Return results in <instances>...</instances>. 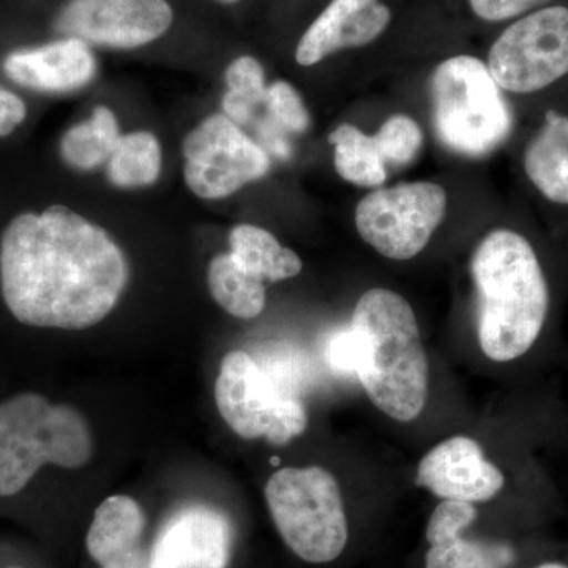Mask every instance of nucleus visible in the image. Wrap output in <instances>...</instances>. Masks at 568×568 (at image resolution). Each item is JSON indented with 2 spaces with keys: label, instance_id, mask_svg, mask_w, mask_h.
I'll use <instances>...</instances> for the list:
<instances>
[{
  "label": "nucleus",
  "instance_id": "nucleus-1",
  "mask_svg": "<svg viewBox=\"0 0 568 568\" xmlns=\"http://www.w3.org/2000/svg\"><path fill=\"white\" fill-rule=\"evenodd\" d=\"M129 264L106 231L63 205L22 213L0 244L3 301L22 324L81 331L110 315Z\"/></svg>",
  "mask_w": 568,
  "mask_h": 568
},
{
  "label": "nucleus",
  "instance_id": "nucleus-2",
  "mask_svg": "<svg viewBox=\"0 0 568 568\" xmlns=\"http://www.w3.org/2000/svg\"><path fill=\"white\" fill-rule=\"evenodd\" d=\"M332 364L354 369L366 396L387 417L409 424L428 399L429 362L413 306L373 287L358 298L351 331L334 339Z\"/></svg>",
  "mask_w": 568,
  "mask_h": 568
},
{
  "label": "nucleus",
  "instance_id": "nucleus-3",
  "mask_svg": "<svg viewBox=\"0 0 568 568\" xmlns=\"http://www.w3.org/2000/svg\"><path fill=\"white\" fill-rule=\"evenodd\" d=\"M478 297L477 338L496 364L534 349L547 325L551 291L540 257L525 235L491 231L470 261Z\"/></svg>",
  "mask_w": 568,
  "mask_h": 568
},
{
  "label": "nucleus",
  "instance_id": "nucleus-4",
  "mask_svg": "<svg viewBox=\"0 0 568 568\" xmlns=\"http://www.w3.org/2000/svg\"><path fill=\"white\" fill-rule=\"evenodd\" d=\"M93 454L88 420L37 394L0 403V497L18 495L44 465L77 469Z\"/></svg>",
  "mask_w": 568,
  "mask_h": 568
},
{
  "label": "nucleus",
  "instance_id": "nucleus-5",
  "mask_svg": "<svg viewBox=\"0 0 568 568\" xmlns=\"http://www.w3.org/2000/svg\"><path fill=\"white\" fill-rule=\"evenodd\" d=\"M433 119L440 142L459 155L480 159L510 132V111L487 63L455 55L433 71Z\"/></svg>",
  "mask_w": 568,
  "mask_h": 568
},
{
  "label": "nucleus",
  "instance_id": "nucleus-6",
  "mask_svg": "<svg viewBox=\"0 0 568 568\" xmlns=\"http://www.w3.org/2000/svg\"><path fill=\"white\" fill-rule=\"evenodd\" d=\"M265 500L284 544L305 562H332L345 551V500L334 474L324 467L276 470L265 485Z\"/></svg>",
  "mask_w": 568,
  "mask_h": 568
},
{
  "label": "nucleus",
  "instance_id": "nucleus-7",
  "mask_svg": "<svg viewBox=\"0 0 568 568\" xmlns=\"http://www.w3.org/2000/svg\"><path fill=\"white\" fill-rule=\"evenodd\" d=\"M215 402L224 422L244 439L265 437L274 446H284L308 425L304 405L280 394L244 351L224 355Z\"/></svg>",
  "mask_w": 568,
  "mask_h": 568
},
{
  "label": "nucleus",
  "instance_id": "nucleus-8",
  "mask_svg": "<svg viewBox=\"0 0 568 568\" xmlns=\"http://www.w3.org/2000/svg\"><path fill=\"white\" fill-rule=\"evenodd\" d=\"M447 193L433 182H407L366 194L355 226L381 256L409 261L424 252L446 219Z\"/></svg>",
  "mask_w": 568,
  "mask_h": 568
},
{
  "label": "nucleus",
  "instance_id": "nucleus-9",
  "mask_svg": "<svg viewBox=\"0 0 568 568\" xmlns=\"http://www.w3.org/2000/svg\"><path fill=\"white\" fill-rule=\"evenodd\" d=\"M500 91H544L568 74V9L547 7L508 26L488 52Z\"/></svg>",
  "mask_w": 568,
  "mask_h": 568
},
{
  "label": "nucleus",
  "instance_id": "nucleus-10",
  "mask_svg": "<svg viewBox=\"0 0 568 568\" xmlns=\"http://www.w3.org/2000/svg\"><path fill=\"white\" fill-rule=\"evenodd\" d=\"M185 182L196 196L220 200L268 173L263 148L226 115L205 119L183 142Z\"/></svg>",
  "mask_w": 568,
  "mask_h": 568
},
{
  "label": "nucleus",
  "instance_id": "nucleus-11",
  "mask_svg": "<svg viewBox=\"0 0 568 568\" xmlns=\"http://www.w3.org/2000/svg\"><path fill=\"white\" fill-rule=\"evenodd\" d=\"M171 24L166 0H70L55 28L71 39L130 50L160 39Z\"/></svg>",
  "mask_w": 568,
  "mask_h": 568
},
{
  "label": "nucleus",
  "instance_id": "nucleus-12",
  "mask_svg": "<svg viewBox=\"0 0 568 568\" xmlns=\"http://www.w3.org/2000/svg\"><path fill=\"white\" fill-rule=\"evenodd\" d=\"M416 485L440 500L481 504L503 491L506 476L485 457L476 439L452 436L426 452L417 466Z\"/></svg>",
  "mask_w": 568,
  "mask_h": 568
},
{
  "label": "nucleus",
  "instance_id": "nucleus-13",
  "mask_svg": "<svg viewBox=\"0 0 568 568\" xmlns=\"http://www.w3.org/2000/svg\"><path fill=\"white\" fill-rule=\"evenodd\" d=\"M233 528L222 511L190 506L175 511L153 541L148 568H226Z\"/></svg>",
  "mask_w": 568,
  "mask_h": 568
},
{
  "label": "nucleus",
  "instance_id": "nucleus-14",
  "mask_svg": "<svg viewBox=\"0 0 568 568\" xmlns=\"http://www.w3.org/2000/svg\"><path fill=\"white\" fill-rule=\"evenodd\" d=\"M390 21L392 11L381 0H332L302 36L295 61L312 67L335 52L366 47Z\"/></svg>",
  "mask_w": 568,
  "mask_h": 568
},
{
  "label": "nucleus",
  "instance_id": "nucleus-15",
  "mask_svg": "<svg viewBox=\"0 0 568 568\" xmlns=\"http://www.w3.org/2000/svg\"><path fill=\"white\" fill-rule=\"evenodd\" d=\"M10 80L41 92L82 88L95 74V59L85 41L63 39L36 50L18 51L3 62Z\"/></svg>",
  "mask_w": 568,
  "mask_h": 568
},
{
  "label": "nucleus",
  "instance_id": "nucleus-16",
  "mask_svg": "<svg viewBox=\"0 0 568 568\" xmlns=\"http://www.w3.org/2000/svg\"><path fill=\"white\" fill-rule=\"evenodd\" d=\"M525 173L551 203L568 205V115L548 111L526 145Z\"/></svg>",
  "mask_w": 568,
  "mask_h": 568
},
{
  "label": "nucleus",
  "instance_id": "nucleus-17",
  "mask_svg": "<svg viewBox=\"0 0 568 568\" xmlns=\"http://www.w3.org/2000/svg\"><path fill=\"white\" fill-rule=\"evenodd\" d=\"M145 515L129 496H111L100 504L88 532V551L102 567L140 551Z\"/></svg>",
  "mask_w": 568,
  "mask_h": 568
},
{
  "label": "nucleus",
  "instance_id": "nucleus-18",
  "mask_svg": "<svg viewBox=\"0 0 568 568\" xmlns=\"http://www.w3.org/2000/svg\"><path fill=\"white\" fill-rule=\"evenodd\" d=\"M230 245L235 260L265 283L294 278L304 267L297 253L284 248L268 231L253 224L235 226L230 234Z\"/></svg>",
  "mask_w": 568,
  "mask_h": 568
},
{
  "label": "nucleus",
  "instance_id": "nucleus-19",
  "mask_svg": "<svg viewBox=\"0 0 568 568\" xmlns=\"http://www.w3.org/2000/svg\"><path fill=\"white\" fill-rule=\"evenodd\" d=\"M209 287L216 304L239 320H254L264 312L265 282L246 271L233 254H222L209 267Z\"/></svg>",
  "mask_w": 568,
  "mask_h": 568
},
{
  "label": "nucleus",
  "instance_id": "nucleus-20",
  "mask_svg": "<svg viewBox=\"0 0 568 568\" xmlns=\"http://www.w3.org/2000/svg\"><path fill=\"white\" fill-rule=\"evenodd\" d=\"M328 142L335 145L336 173L346 182L376 189L387 181V164L375 136L345 123L331 133Z\"/></svg>",
  "mask_w": 568,
  "mask_h": 568
},
{
  "label": "nucleus",
  "instance_id": "nucleus-21",
  "mask_svg": "<svg viewBox=\"0 0 568 568\" xmlns=\"http://www.w3.org/2000/svg\"><path fill=\"white\" fill-rule=\"evenodd\" d=\"M121 138L114 112L95 108L91 121L73 126L62 138L63 160L78 170H93L111 159Z\"/></svg>",
  "mask_w": 568,
  "mask_h": 568
},
{
  "label": "nucleus",
  "instance_id": "nucleus-22",
  "mask_svg": "<svg viewBox=\"0 0 568 568\" xmlns=\"http://www.w3.org/2000/svg\"><path fill=\"white\" fill-rule=\"evenodd\" d=\"M162 171V151L151 133L125 134L108 160V178L122 189L151 185Z\"/></svg>",
  "mask_w": 568,
  "mask_h": 568
},
{
  "label": "nucleus",
  "instance_id": "nucleus-23",
  "mask_svg": "<svg viewBox=\"0 0 568 568\" xmlns=\"http://www.w3.org/2000/svg\"><path fill=\"white\" fill-rule=\"evenodd\" d=\"M515 552L504 541L473 540L465 536L432 545L426 552L425 568H508Z\"/></svg>",
  "mask_w": 568,
  "mask_h": 568
},
{
  "label": "nucleus",
  "instance_id": "nucleus-24",
  "mask_svg": "<svg viewBox=\"0 0 568 568\" xmlns=\"http://www.w3.org/2000/svg\"><path fill=\"white\" fill-rule=\"evenodd\" d=\"M226 84L230 88L223 100L226 118L234 123H245L253 108L265 102L267 95L263 65L250 55L235 59L227 67Z\"/></svg>",
  "mask_w": 568,
  "mask_h": 568
},
{
  "label": "nucleus",
  "instance_id": "nucleus-25",
  "mask_svg": "<svg viewBox=\"0 0 568 568\" xmlns=\"http://www.w3.org/2000/svg\"><path fill=\"white\" fill-rule=\"evenodd\" d=\"M375 138L384 162L392 166H406L413 163L424 144L420 125L405 114L388 118Z\"/></svg>",
  "mask_w": 568,
  "mask_h": 568
},
{
  "label": "nucleus",
  "instance_id": "nucleus-26",
  "mask_svg": "<svg viewBox=\"0 0 568 568\" xmlns=\"http://www.w3.org/2000/svg\"><path fill=\"white\" fill-rule=\"evenodd\" d=\"M477 517L478 510L474 504L443 500L429 517L426 526V541L432 547V545L446 544L463 537Z\"/></svg>",
  "mask_w": 568,
  "mask_h": 568
},
{
  "label": "nucleus",
  "instance_id": "nucleus-27",
  "mask_svg": "<svg viewBox=\"0 0 568 568\" xmlns=\"http://www.w3.org/2000/svg\"><path fill=\"white\" fill-rule=\"evenodd\" d=\"M265 103L276 121L291 132L301 133L308 129L310 115L304 100L290 82L278 81L267 88Z\"/></svg>",
  "mask_w": 568,
  "mask_h": 568
},
{
  "label": "nucleus",
  "instance_id": "nucleus-28",
  "mask_svg": "<svg viewBox=\"0 0 568 568\" xmlns=\"http://www.w3.org/2000/svg\"><path fill=\"white\" fill-rule=\"evenodd\" d=\"M549 0H469L470 9L484 21L499 22L521 17Z\"/></svg>",
  "mask_w": 568,
  "mask_h": 568
},
{
  "label": "nucleus",
  "instance_id": "nucleus-29",
  "mask_svg": "<svg viewBox=\"0 0 568 568\" xmlns=\"http://www.w3.org/2000/svg\"><path fill=\"white\" fill-rule=\"evenodd\" d=\"M26 119V104L20 97L0 89V138L7 136Z\"/></svg>",
  "mask_w": 568,
  "mask_h": 568
},
{
  "label": "nucleus",
  "instance_id": "nucleus-30",
  "mask_svg": "<svg viewBox=\"0 0 568 568\" xmlns=\"http://www.w3.org/2000/svg\"><path fill=\"white\" fill-rule=\"evenodd\" d=\"M103 568H148V560H145L144 552L140 549V551L134 552L129 558L118 560V562Z\"/></svg>",
  "mask_w": 568,
  "mask_h": 568
},
{
  "label": "nucleus",
  "instance_id": "nucleus-31",
  "mask_svg": "<svg viewBox=\"0 0 568 568\" xmlns=\"http://www.w3.org/2000/svg\"><path fill=\"white\" fill-rule=\"evenodd\" d=\"M536 568H568L566 566V564H560V562H545V564H541V566H538Z\"/></svg>",
  "mask_w": 568,
  "mask_h": 568
},
{
  "label": "nucleus",
  "instance_id": "nucleus-32",
  "mask_svg": "<svg viewBox=\"0 0 568 568\" xmlns=\"http://www.w3.org/2000/svg\"><path fill=\"white\" fill-rule=\"evenodd\" d=\"M219 2L227 3V6H233V3H239L241 0H219Z\"/></svg>",
  "mask_w": 568,
  "mask_h": 568
}]
</instances>
